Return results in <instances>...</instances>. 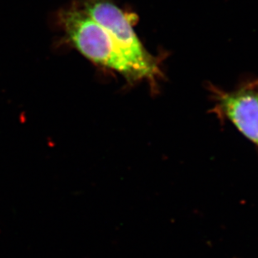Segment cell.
Masks as SVG:
<instances>
[{
	"mask_svg": "<svg viewBox=\"0 0 258 258\" xmlns=\"http://www.w3.org/2000/svg\"><path fill=\"white\" fill-rule=\"evenodd\" d=\"M219 106L236 127L258 146V87L222 92L219 95Z\"/></svg>",
	"mask_w": 258,
	"mask_h": 258,
	"instance_id": "cell-3",
	"label": "cell"
},
{
	"mask_svg": "<svg viewBox=\"0 0 258 258\" xmlns=\"http://www.w3.org/2000/svg\"><path fill=\"white\" fill-rule=\"evenodd\" d=\"M62 24L68 40L90 61L122 75L128 82L142 81L138 71L122 55L109 33L84 9L75 8L66 11Z\"/></svg>",
	"mask_w": 258,
	"mask_h": 258,
	"instance_id": "cell-1",
	"label": "cell"
},
{
	"mask_svg": "<svg viewBox=\"0 0 258 258\" xmlns=\"http://www.w3.org/2000/svg\"><path fill=\"white\" fill-rule=\"evenodd\" d=\"M84 10L109 33L122 55L138 71L142 81H156L161 74L159 63L142 44L127 14L112 0H87Z\"/></svg>",
	"mask_w": 258,
	"mask_h": 258,
	"instance_id": "cell-2",
	"label": "cell"
}]
</instances>
